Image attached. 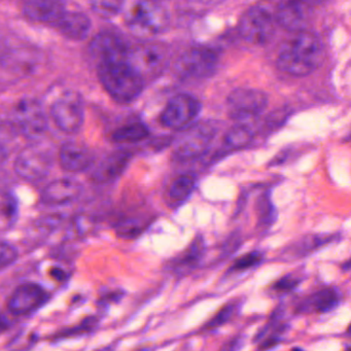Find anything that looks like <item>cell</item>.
<instances>
[{
	"instance_id": "1",
	"label": "cell",
	"mask_w": 351,
	"mask_h": 351,
	"mask_svg": "<svg viewBox=\"0 0 351 351\" xmlns=\"http://www.w3.org/2000/svg\"><path fill=\"white\" fill-rule=\"evenodd\" d=\"M324 46L322 40L310 30L293 32L279 49L277 66L293 77L311 75L322 63Z\"/></svg>"
},
{
	"instance_id": "2",
	"label": "cell",
	"mask_w": 351,
	"mask_h": 351,
	"mask_svg": "<svg viewBox=\"0 0 351 351\" xmlns=\"http://www.w3.org/2000/svg\"><path fill=\"white\" fill-rule=\"evenodd\" d=\"M98 77L108 95L119 104H128L143 93L145 82L127 60L97 65Z\"/></svg>"
},
{
	"instance_id": "3",
	"label": "cell",
	"mask_w": 351,
	"mask_h": 351,
	"mask_svg": "<svg viewBox=\"0 0 351 351\" xmlns=\"http://www.w3.org/2000/svg\"><path fill=\"white\" fill-rule=\"evenodd\" d=\"M125 24L134 36L151 38L168 27L169 15L157 0H136L125 14Z\"/></svg>"
},
{
	"instance_id": "4",
	"label": "cell",
	"mask_w": 351,
	"mask_h": 351,
	"mask_svg": "<svg viewBox=\"0 0 351 351\" xmlns=\"http://www.w3.org/2000/svg\"><path fill=\"white\" fill-rule=\"evenodd\" d=\"M274 11L264 3L250 8L240 18L238 32L246 43L254 46L268 44L276 30Z\"/></svg>"
},
{
	"instance_id": "5",
	"label": "cell",
	"mask_w": 351,
	"mask_h": 351,
	"mask_svg": "<svg viewBox=\"0 0 351 351\" xmlns=\"http://www.w3.org/2000/svg\"><path fill=\"white\" fill-rule=\"evenodd\" d=\"M219 60V55L213 49L192 48L180 55L174 64V71L182 81H203L215 73Z\"/></svg>"
},
{
	"instance_id": "6",
	"label": "cell",
	"mask_w": 351,
	"mask_h": 351,
	"mask_svg": "<svg viewBox=\"0 0 351 351\" xmlns=\"http://www.w3.org/2000/svg\"><path fill=\"white\" fill-rule=\"evenodd\" d=\"M126 60L147 84L163 73L167 62V51L157 43H141L132 48L129 47Z\"/></svg>"
},
{
	"instance_id": "7",
	"label": "cell",
	"mask_w": 351,
	"mask_h": 351,
	"mask_svg": "<svg viewBox=\"0 0 351 351\" xmlns=\"http://www.w3.org/2000/svg\"><path fill=\"white\" fill-rule=\"evenodd\" d=\"M217 131V127L211 123L191 127L178 141L173 152V159L178 162L200 159L210 149Z\"/></svg>"
},
{
	"instance_id": "8",
	"label": "cell",
	"mask_w": 351,
	"mask_h": 351,
	"mask_svg": "<svg viewBox=\"0 0 351 351\" xmlns=\"http://www.w3.org/2000/svg\"><path fill=\"white\" fill-rule=\"evenodd\" d=\"M50 112L55 125L62 132L73 134L83 126L85 110L83 99L77 92H64L53 102Z\"/></svg>"
},
{
	"instance_id": "9",
	"label": "cell",
	"mask_w": 351,
	"mask_h": 351,
	"mask_svg": "<svg viewBox=\"0 0 351 351\" xmlns=\"http://www.w3.org/2000/svg\"><path fill=\"white\" fill-rule=\"evenodd\" d=\"M201 112V104L190 94H178L168 101L160 116V124L171 130H184Z\"/></svg>"
},
{
	"instance_id": "10",
	"label": "cell",
	"mask_w": 351,
	"mask_h": 351,
	"mask_svg": "<svg viewBox=\"0 0 351 351\" xmlns=\"http://www.w3.org/2000/svg\"><path fill=\"white\" fill-rule=\"evenodd\" d=\"M53 158L48 149L40 145H29L20 152L15 161V171L20 178L38 182L49 176Z\"/></svg>"
},
{
	"instance_id": "11",
	"label": "cell",
	"mask_w": 351,
	"mask_h": 351,
	"mask_svg": "<svg viewBox=\"0 0 351 351\" xmlns=\"http://www.w3.org/2000/svg\"><path fill=\"white\" fill-rule=\"evenodd\" d=\"M18 132L28 138H38L48 129V120L42 104L34 99L21 100L14 108L13 123Z\"/></svg>"
},
{
	"instance_id": "12",
	"label": "cell",
	"mask_w": 351,
	"mask_h": 351,
	"mask_svg": "<svg viewBox=\"0 0 351 351\" xmlns=\"http://www.w3.org/2000/svg\"><path fill=\"white\" fill-rule=\"evenodd\" d=\"M268 106V97L261 90L240 88L227 98L228 114L236 121H246L262 114Z\"/></svg>"
},
{
	"instance_id": "13",
	"label": "cell",
	"mask_w": 351,
	"mask_h": 351,
	"mask_svg": "<svg viewBox=\"0 0 351 351\" xmlns=\"http://www.w3.org/2000/svg\"><path fill=\"white\" fill-rule=\"evenodd\" d=\"M274 13L277 25L293 34L307 29L313 7L310 0H282Z\"/></svg>"
},
{
	"instance_id": "14",
	"label": "cell",
	"mask_w": 351,
	"mask_h": 351,
	"mask_svg": "<svg viewBox=\"0 0 351 351\" xmlns=\"http://www.w3.org/2000/svg\"><path fill=\"white\" fill-rule=\"evenodd\" d=\"M128 50L129 47L125 40L118 34L110 32L98 34L89 47L90 55L96 66L102 63L126 60Z\"/></svg>"
},
{
	"instance_id": "15",
	"label": "cell",
	"mask_w": 351,
	"mask_h": 351,
	"mask_svg": "<svg viewBox=\"0 0 351 351\" xmlns=\"http://www.w3.org/2000/svg\"><path fill=\"white\" fill-rule=\"evenodd\" d=\"M66 11L64 0H24L22 12L34 23L53 27Z\"/></svg>"
},
{
	"instance_id": "16",
	"label": "cell",
	"mask_w": 351,
	"mask_h": 351,
	"mask_svg": "<svg viewBox=\"0 0 351 351\" xmlns=\"http://www.w3.org/2000/svg\"><path fill=\"white\" fill-rule=\"evenodd\" d=\"M46 298L40 285L25 283L20 285L10 298L9 309L14 315L21 316L38 309Z\"/></svg>"
},
{
	"instance_id": "17",
	"label": "cell",
	"mask_w": 351,
	"mask_h": 351,
	"mask_svg": "<svg viewBox=\"0 0 351 351\" xmlns=\"http://www.w3.org/2000/svg\"><path fill=\"white\" fill-rule=\"evenodd\" d=\"M83 192L82 184L71 178L54 180L44 189L43 202L51 206L71 204L80 198Z\"/></svg>"
},
{
	"instance_id": "18",
	"label": "cell",
	"mask_w": 351,
	"mask_h": 351,
	"mask_svg": "<svg viewBox=\"0 0 351 351\" xmlns=\"http://www.w3.org/2000/svg\"><path fill=\"white\" fill-rule=\"evenodd\" d=\"M59 159L63 169L69 172H84L91 168L93 154L86 145L75 141L65 143L61 147Z\"/></svg>"
},
{
	"instance_id": "19",
	"label": "cell",
	"mask_w": 351,
	"mask_h": 351,
	"mask_svg": "<svg viewBox=\"0 0 351 351\" xmlns=\"http://www.w3.org/2000/svg\"><path fill=\"white\" fill-rule=\"evenodd\" d=\"M91 27V20L86 14L71 11H65L53 26L61 36L77 42L86 40Z\"/></svg>"
},
{
	"instance_id": "20",
	"label": "cell",
	"mask_w": 351,
	"mask_h": 351,
	"mask_svg": "<svg viewBox=\"0 0 351 351\" xmlns=\"http://www.w3.org/2000/svg\"><path fill=\"white\" fill-rule=\"evenodd\" d=\"M206 252V244H205L203 236H197L192 242L189 244L184 252L178 254L176 258L170 261L169 269L176 275L182 277L192 272L198 267Z\"/></svg>"
},
{
	"instance_id": "21",
	"label": "cell",
	"mask_w": 351,
	"mask_h": 351,
	"mask_svg": "<svg viewBox=\"0 0 351 351\" xmlns=\"http://www.w3.org/2000/svg\"><path fill=\"white\" fill-rule=\"evenodd\" d=\"M341 295L335 287H326L304 298L297 307L298 313H326L338 307Z\"/></svg>"
},
{
	"instance_id": "22",
	"label": "cell",
	"mask_w": 351,
	"mask_h": 351,
	"mask_svg": "<svg viewBox=\"0 0 351 351\" xmlns=\"http://www.w3.org/2000/svg\"><path fill=\"white\" fill-rule=\"evenodd\" d=\"M132 159L129 152L120 151L104 158L93 172V178L99 184H110L122 176Z\"/></svg>"
},
{
	"instance_id": "23",
	"label": "cell",
	"mask_w": 351,
	"mask_h": 351,
	"mask_svg": "<svg viewBox=\"0 0 351 351\" xmlns=\"http://www.w3.org/2000/svg\"><path fill=\"white\" fill-rule=\"evenodd\" d=\"M197 178L193 173L180 174L166 189L165 202L171 209L182 206L192 196L196 189Z\"/></svg>"
},
{
	"instance_id": "24",
	"label": "cell",
	"mask_w": 351,
	"mask_h": 351,
	"mask_svg": "<svg viewBox=\"0 0 351 351\" xmlns=\"http://www.w3.org/2000/svg\"><path fill=\"white\" fill-rule=\"evenodd\" d=\"M254 139V131L245 124L232 127L223 137V153L247 147Z\"/></svg>"
},
{
	"instance_id": "25",
	"label": "cell",
	"mask_w": 351,
	"mask_h": 351,
	"mask_svg": "<svg viewBox=\"0 0 351 351\" xmlns=\"http://www.w3.org/2000/svg\"><path fill=\"white\" fill-rule=\"evenodd\" d=\"M149 129L141 122L130 123L117 129L112 135L116 143H136L149 137Z\"/></svg>"
},
{
	"instance_id": "26",
	"label": "cell",
	"mask_w": 351,
	"mask_h": 351,
	"mask_svg": "<svg viewBox=\"0 0 351 351\" xmlns=\"http://www.w3.org/2000/svg\"><path fill=\"white\" fill-rule=\"evenodd\" d=\"M256 215L260 227L270 228L274 225L277 219V209L271 199V191H265L256 199Z\"/></svg>"
},
{
	"instance_id": "27",
	"label": "cell",
	"mask_w": 351,
	"mask_h": 351,
	"mask_svg": "<svg viewBox=\"0 0 351 351\" xmlns=\"http://www.w3.org/2000/svg\"><path fill=\"white\" fill-rule=\"evenodd\" d=\"M153 221V217H132L122 219L117 225V231H118L120 237L125 239H133L138 237L147 229Z\"/></svg>"
},
{
	"instance_id": "28",
	"label": "cell",
	"mask_w": 351,
	"mask_h": 351,
	"mask_svg": "<svg viewBox=\"0 0 351 351\" xmlns=\"http://www.w3.org/2000/svg\"><path fill=\"white\" fill-rule=\"evenodd\" d=\"M94 13L104 19H112L124 8L125 0H89Z\"/></svg>"
},
{
	"instance_id": "29",
	"label": "cell",
	"mask_w": 351,
	"mask_h": 351,
	"mask_svg": "<svg viewBox=\"0 0 351 351\" xmlns=\"http://www.w3.org/2000/svg\"><path fill=\"white\" fill-rule=\"evenodd\" d=\"M264 260L261 252H250L240 258H236L235 262L230 267L229 273L243 272L250 269L256 268Z\"/></svg>"
},
{
	"instance_id": "30",
	"label": "cell",
	"mask_w": 351,
	"mask_h": 351,
	"mask_svg": "<svg viewBox=\"0 0 351 351\" xmlns=\"http://www.w3.org/2000/svg\"><path fill=\"white\" fill-rule=\"evenodd\" d=\"M238 304L233 302V303L226 304L215 316L210 322H207L205 328L207 330H215V328H221L223 324H227L228 322L232 319L236 312L238 311Z\"/></svg>"
},
{
	"instance_id": "31",
	"label": "cell",
	"mask_w": 351,
	"mask_h": 351,
	"mask_svg": "<svg viewBox=\"0 0 351 351\" xmlns=\"http://www.w3.org/2000/svg\"><path fill=\"white\" fill-rule=\"evenodd\" d=\"M334 239V235H318L311 236L310 238H305V239L301 240V241L295 245V247H297L295 252H295V254L302 256V254H305V252H311V250L319 248L320 246L324 245V244L328 243V242H332Z\"/></svg>"
},
{
	"instance_id": "32",
	"label": "cell",
	"mask_w": 351,
	"mask_h": 351,
	"mask_svg": "<svg viewBox=\"0 0 351 351\" xmlns=\"http://www.w3.org/2000/svg\"><path fill=\"white\" fill-rule=\"evenodd\" d=\"M13 124L0 125V165L5 163L9 156V147L8 145L11 143L14 133L16 132Z\"/></svg>"
},
{
	"instance_id": "33",
	"label": "cell",
	"mask_w": 351,
	"mask_h": 351,
	"mask_svg": "<svg viewBox=\"0 0 351 351\" xmlns=\"http://www.w3.org/2000/svg\"><path fill=\"white\" fill-rule=\"evenodd\" d=\"M301 282L302 278H300V276H295L293 274L285 275L273 285L272 289L276 293H289L295 291Z\"/></svg>"
},
{
	"instance_id": "34",
	"label": "cell",
	"mask_w": 351,
	"mask_h": 351,
	"mask_svg": "<svg viewBox=\"0 0 351 351\" xmlns=\"http://www.w3.org/2000/svg\"><path fill=\"white\" fill-rule=\"evenodd\" d=\"M18 258L15 246L8 242L0 241V270L11 266Z\"/></svg>"
},
{
	"instance_id": "35",
	"label": "cell",
	"mask_w": 351,
	"mask_h": 351,
	"mask_svg": "<svg viewBox=\"0 0 351 351\" xmlns=\"http://www.w3.org/2000/svg\"><path fill=\"white\" fill-rule=\"evenodd\" d=\"M196 5H202V7H215V5H219L225 0H191Z\"/></svg>"
},
{
	"instance_id": "36",
	"label": "cell",
	"mask_w": 351,
	"mask_h": 351,
	"mask_svg": "<svg viewBox=\"0 0 351 351\" xmlns=\"http://www.w3.org/2000/svg\"><path fill=\"white\" fill-rule=\"evenodd\" d=\"M8 56H9V48H8L3 38L0 36V62L5 60Z\"/></svg>"
},
{
	"instance_id": "37",
	"label": "cell",
	"mask_w": 351,
	"mask_h": 351,
	"mask_svg": "<svg viewBox=\"0 0 351 351\" xmlns=\"http://www.w3.org/2000/svg\"><path fill=\"white\" fill-rule=\"evenodd\" d=\"M8 328H9V322L3 314L0 313V332L7 330Z\"/></svg>"
},
{
	"instance_id": "38",
	"label": "cell",
	"mask_w": 351,
	"mask_h": 351,
	"mask_svg": "<svg viewBox=\"0 0 351 351\" xmlns=\"http://www.w3.org/2000/svg\"><path fill=\"white\" fill-rule=\"evenodd\" d=\"M342 268L344 271H349V269H350V261H347V262L343 265Z\"/></svg>"
},
{
	"instance_id": "39",
	"label": "cell",
	"mask_w": 351,
	"mask_h": 351,
	"mask_svg": "<svg viewBox=\"0 0 351 351\" xmlns=\"http://www.w3.org/2000/svg\"><path fill=\"white\" fill-rule=\"evenodd\" d=\"M157 1H162V0H157Z\"/></svg>"
}]
</instances>
